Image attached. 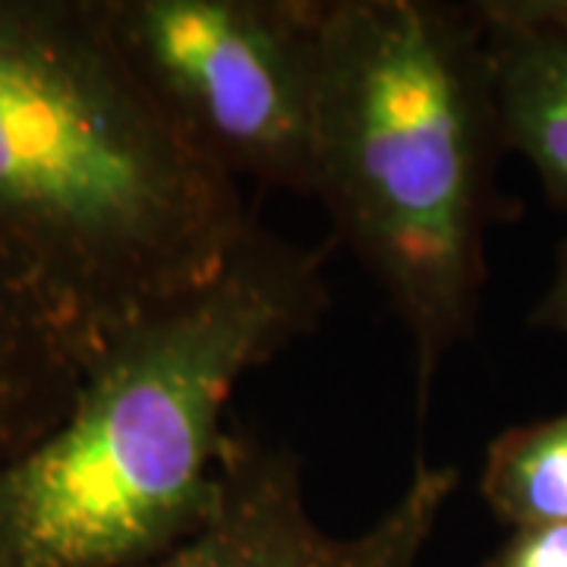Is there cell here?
<instances>
[{
    "label": "cell",
    "mask_w": 567,
    "mask_h": 567,
    "mask_svg": "<svg viewBox=\"0 0 567 567\" xmlns=\"http://www.w3.org/2000/svg\"><path fill=\"white\" fill-rule=\"evenodd\" d=\"M505 148L527 158L567 208V0L476 3Z\"/></svg>",
    "instance_id": "cell-6"
},
{
    "label": "cell",
    "mask_w": 567,
    "mask_h": 567,
    "mask_svg": "<svg viewBox=\"0 0 567 567\" xmlns=\"http://www.w3.org/2000/svg\"><path fill=\"white\" fill-rule=\"evenodd\" d=\"M256 221L99 0H0V256L92 344L212 281Z\"/></svg>",
    "instance_id": "cell-2"
},
{
    "label": "cell",
    "mask_w": 567,
    "mask_h": 567,
    "mask_svg": "<svg viewBox=\"0 0 567 567\" xmlns=\"http://www.w3.org/2000/svg\"><path fill=\"white\" fill-rule=\"evenodd\" d=\"M457 486V466L420 461L375 524L341 536L316 520L297 457L237 425L218 517L152 567H423Z\"/></svg>",
    "instance_id": "cell-5"
},
{
    "label": "cell",
    "mask_w": 567,
    "mask_h": 567,
    "mask_svg": "<svg viewBox=\"0 0 567 567\" xmlns=\"http://www.w3.org/2000/svg\"><path fill=\"white\" fill-rule=\"evenodd\" d=\"M164 114L237 183L312 196L322 0H99Z\"/></svg>",
    "instance_id": "cell-4"
},
{
    "label": "cell",
    "mask_w": 567,
    "mask_h": 567,
    "mask_svg": "<svg viewBox=\"0 0 567 567\" xmlns=\"http://www.w3.org/2000/svg\"><path fill=\"white\" fill-rule=\"evenodd\" d=\"M324 249L256 221L221 271L114 334L44 439L0 466V567H152L224 505L234 391L319 331Z\"/></svg>",
    "instance_id": "cell-1"
},
{
    "label": "cell",
    "mask_w": 567,
    "mask_h": 567,
    "mask_svg": "<svg viewBox=\"0 0 567 567\" xmlns=\"http://www.w3.org/2000/svg\"><path fill=\"white\" fill-rule=\"evenodd\" d=\"M483 567H567V524L511 529Z\"/></svg>",
    "instance_id": "cell-9"
},
{
    "label": "cell",
    "mask_w": 567,
    "mask_h": 567,
    "mask_svg": "<svg viewBox=\"0 0 567 567\" xmlns=\"http://www.w3.org/2000/svg\"><path fill=\"white\" fill-rule=\"evenodd\" d=\"M102 350L0 256V466L61 423Z\"/></svg>",
    "instance_id": "cell-7"
},
{
    "label": "cell",
    "mask_w": 567,
    "mask_h": 567,
    "mask_svg": "<svg viewBox=\"0 0 567 567\" xmlns=\"http://www.w3.org/2000/svg\"><path fill=\"white\" fill-rule=\"evenodd\" d=\"M502 148L476 3L322 0L312 196L413 341L420 413L480 319Z\"/></svg>",
    "instance_id": "cell-3"
},
{
    "label": "cell",
    "mask_w": 567,
    "mask_h": 567,
    "mask_svg": "<svg viewBox=\"0 0 567 567\" xmlns=\"http://www.w3.org/2000/svg\"><path fill=\"white\" fill-rule=\"evenodd\" d=\"M529 322L536 328H548V331H558L567 338V240L558 249L555 256V275H551V284L543 293V300L536 303Z\"/></svg>",
    "instance_id": "cell-10"
},
{
    "label": "cell",
    "mask_w": 567,
    "mask_h": 567,
    "mask_svg": "<svg viewBox=\"0 0 567 567\" xmlns=\"http://www.w3.org/2000/svg\"><path fill=\"white\" fill-rule=\"evenodd\" d=\"M480 495L495 520L511 529L567 524V410L495 435Z\"/></svg>",
    "instance_id": "cell-8"
}]
</instances>
